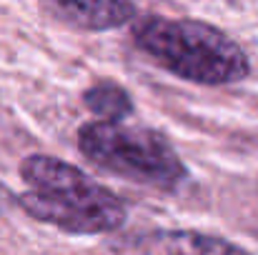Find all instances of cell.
<instances>
[{
    "instance_id": "8992f818",
    "label": "cell",
    "mask_w": 258,
    "mask_h": 255,
    "mask_svg": "<svg viewBox=\"0 0 258 255\" xmlns=\"http://www.w3.org/2000/svg\"><path fill=\"white\" fill-rule=\"evenodd\" d=\"M83 105L103 123H123L133 115V98L115 80H98L83 93Z\"/></svg>"
},
{
    "instance_id": "7a4b0ae2",
    "label": "cell",
    "mask_w": 258,
    "mask_h": 255,
    "mask_svg": "<svg viewBox=\"0 0 258 255\" xmlns=\"http://www.w3.org/2000/svg\"><path fill=\"white\" fill-rule=\"evenodd\" d=\"M133 43L156 65L196 85L241 83L251 73L243 48L221 28L190 20L143 15L131 23Z\"/></svg>"
},
{
    "instance_id": "277c9868",
    "label": "cell",
    "mask_w": 258,
    "mask_h": 255,
    "mask_svg": "<svg viewBox=\"0 0 258 255\" xmlns=\"http://www.w3.org/2000/svg\"><path fill=\"white\" fill-rule=\"evenodd\" d=\"M113 255H251L241 245L198 230H143L120 235L110 245Z\"/></svg>"
},
{
    "instance_id": "52a82bcc",
    "label": "cell",
    "mask_w": 258,
    "mask_h": 255,
    "mask_svg": "<svg viewBox=\"0 0 258 255\" xmlns=\"http://www.w3.org/2000/svg\"><path fill=\"white\" fill-rule=\"evenodd\" d=\"M13 205H15V195H13L5 185H0V215H5Z\"/></svg>"
},
{
    "instance_id": "6da1fadb",
    "label": "cell",
    "mask_w": 258,
    "mask_h": 255,
    "mask_svg": "<svg viewBox=\"0 0 258 255\" xmlns=\"http://www.w3.org/2000/svg\"><path fill=\"white\" fill-rule=\"evenodd\" d=\"M28 185L15 205L38 223L53 225L68 235H105L123 228L125 203L86 173L53 155H28L20 163Z\"/></svg>"
},
{
    "instance_id": "3957f363",
    "label": "cell",
    "mask_w": 258,
    "mask_h": 255,
    "mask_svg": "<svg viewBox=\"0 0 258 255\" xmlns=\"http://www.w3.org/2000/svg\"><path fill=\"white\" fill-rule=\"evenodd\" d=\"M78 150L95 168L156 190L173 193L188 180L168 138L146 125L88 120L78 128Z\"/></svg>"
},
{
    "instance_id": "5b68a950",
    "label": "cell",
    "mask_w": 258,
    "mask_h": 255,
    "mask_svg": "<svg viewBox=\"0 0 258 255\" xmlns=\"http://www.w3.org/2000/svg\"><path fill=\"white\" fill-rule=\"evenodd\" d=\"M43 10L78 30L88 33H100V30H113L120 25L133 23L136 18V5L133 3H120V0H95V3H76V0H55V3H43Z\"/></svg>"
}]
</instances>
